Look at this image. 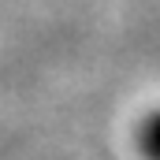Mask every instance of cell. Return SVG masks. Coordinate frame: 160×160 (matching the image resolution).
<instances>
[{"mask_svg": "<svg viewBox=\"0 0 160 160\" xmlns=\"http://www.w3.org/2000/svg\"><path fill=\"white\" fill-rule=\"evenodd\" d=\"M142 149H145V157L149 160H160V116L145 123V130H142Z\"/></svg>", "mask_w": 160, "mask_h": 160, "instance_id": "1", "label": "cell"}]
</instances>
